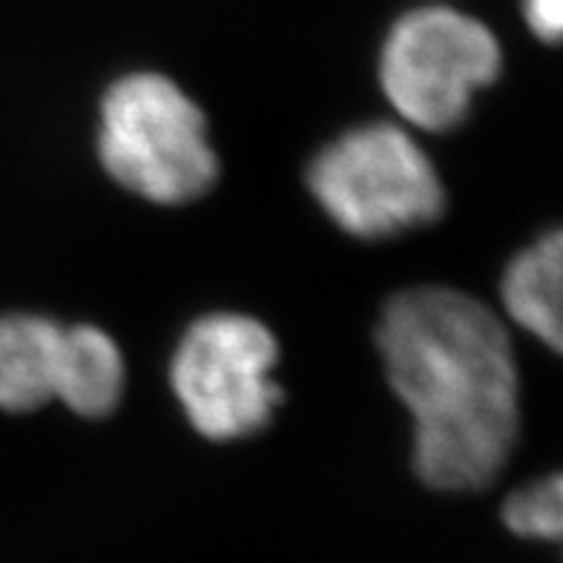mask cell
Masks as SVG:
<instances>
[{"mask_svg": "<svg viewBox=\"0 0 563 563\" xmlns=\"http://www.w3.org/2000/svg\"><path fill=\"white\" fill-rule=\"evenodd\" d=\"M504 69L495 32L463 9L429 3L391 23L379 49V87L408 126L449 133Z\"/></svg>", "mask_w": 563, "mask_h": 563, "instance_id": "obj_4", "label": "cell"}, {"mask_svg": "<svg viewBox=\"0 0 563 563\" xmlns=\"http://www.w3.org/2000/svg\"><path fill=\"white\" fill-rule=\"evenodd\" d=\"M504 523L520 538L558 541L563 529L561 477L549 475L523 489L511 492L504 504Z\"/></svg>", "mask_w": 563, "mask_h": 563, "instance_id": "obj_9", "label": "cell"}, {"mask_svg": "<svg viewBox=\"0 0 563 563\" xmlns=\"http://www.w3.org/2000/svg\"><path fill=\"white\" fill-rule=\"evenodd\" d=\"M98 158L126 194L162 208L201 199L219 178L205 112L162 73L121 75L107 87Z\"/></svg>", "mask_w": 563, "mask_h": 563, "instance_id": "obj_2", "label": "cell"}, {"mask_svg": "<svg viewBox=\"0 0 563 563\" xmlns=\"http://www.w3.org/2000/svg\"><path fill=\"white\" fill-rule=\"evenodd\" d=\"M124 383V354L104 328L64 325L55 400L73 415L101 420L119 408Z\"/></svg>", "mask_w": 563, "mask_h": 563, "instance_id": "obj_7", "label": "cell"}, {"mask_svg": "<svg viewBox=\"0 0 563 563\" xmlns=\"http://www.w3.org/2000/svg\"><path fill=\"white\" fill-rule=\"evenodd\" d=\"M377 349L411 417V463L426 486L481 492L509 463L520 377L504 322L463 290L422 285L383 308Z\"/></svg>", "mask_w": 563, "mask_h": 563, "instance_id": "obj_1", "label": "cell"}, {"mask_svg": "<svg viewBox=\"0 0 563 563\" xmlns=\"http://www.w3.org/2000/svg\"><path fill=\"white\" fill-rule=\"evenodd\" d=\"M561 274L563 236L558 230L541 236L506 265L500 302L506 317L534 340L561 351Z\"/></svg>", "mask_w": 563, "mask_h": 563, "instance_id": "obj_8", "label": "cell"}, {"mask_svg": "<svg viewBox=\"0 0 563 563\" xmlns=\"http://www.w3.org/2000/svg\"><path fill=\"white\" fill-rule=\"evenodd\" d=\"M64 325L41 313L0 317V411L30 415L55 400Z\"/></svg>", "mask_w": 563, "mask_h": 563, "instance_id": "obj_6", "label": "cell"}, {"mask_svg": "<svg viewBox=\"0 0 563 563\" xmlns=\"http://www.w3.org/2000/svg\"><path fill=\"white\" fill-rule=\"evenodd\" d=\"M529 32L543 44H558L563 30V0H520Z\"/></svg>", "mask_w": 563, "mask_h": 563, "instance_id": "obj_10", "label": "cell"}, {"mask_svg": "<svg viewBox=\"0 0 563 563\" xmlns=\"http://www.w3.org/2000/svg\"><path fill=\"white\" fill-rule=\"evenodd\" d=\"M308 187L328 219L356 239L400 236L438 222L445 210L434 162L391 121L354 126L319 150Z\"/></svg>", "mask_w": 563, "mask_h": 563, "instance_id": "obj_3", "label": "cell"}, {"mask_svg": "<svg viewBox=\"0 0 563 563\" xmlns=\"http://www.w3.org/2000/svg\"><path fill=\"white\" fill-rule=\"evenodd\" d=\"M276 363L279 342L265 322L247 313H208L178 340L170 386L194 431L233 443L274 420L282 402Z\"/></svg>", "mask_w": 563, "mask_h": 563, "instance_id": "obj_5", "label": "cell"}]
</instances>
